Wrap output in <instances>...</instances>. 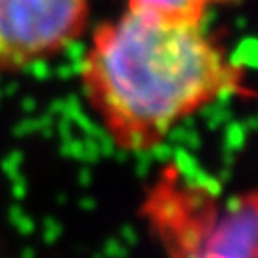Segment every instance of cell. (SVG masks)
<instances>
[{
    "mask_svg": "<svg viewBox=\"0 0 258 258\" xmlns=\"http://www.w3.org/2000/svg\"><path fill=\"white\" fill-rule=\"evenodd\" d=\"M81 88L111 142L144 153L228 96H252L245 71L203 21L126 6L92 33Z\"/></svg>",
    "mask_w": 258,
    "mask_h": 258,
    "instance_id": "1",
    "label": "cell"
},
{
    "mask_svg": "<svg viewBox=\"0 0 258 258\" xmlns=\"http://www.w3.org/2000/svg\"><path fill=\"white\" fill-rule=\"evenodd\" d=\"M142 212L168 258H258V187L218 201L168 166Z\"/></svg>",
    "mask_w": 258,
    "mask_h": 258,
    "instance_id": "2",
    "label": "cell"
},
{
    "mask_svg": "<svg viewBox=\"0 0 258 258\" xmlns=\"http://www.w3.org/2000/svg\"><path fill=\"white\" fill-rule=\"evenodd\" d=\"M90 0H0V73H21L63 54L84 35Z\"/></svg>",
    "mask_w": 258,
    "mask_h": 258,
    "instance_id": "3",
    "label": "cell"
},
{
    "mask_svg": "<svg viewBox=\"0 0 258 258\" xmlns=\"http://www.w3.org/2000/svg\"><path fill=\"white\" fill-rule=\"evenodd\" d=\"M224 2H231V0H128V6L155 12L168 18L203 21L207 10Z\"/></svg>",
    "mask_w": 258,
    "mask_h": 258,
    "instance_id": "4",
    "label": "cell"
}]
</instances>
